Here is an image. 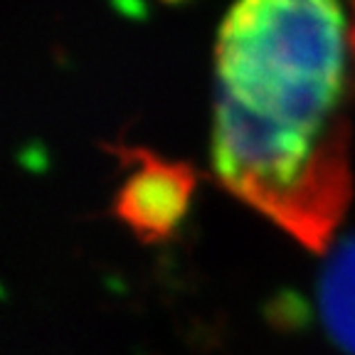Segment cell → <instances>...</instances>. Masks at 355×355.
<instances>
[{"instance_id":"cell-2","label":"cell","mask_w":355,"mask_h":355,"mask_svg":"<svg viewBox=\"0 0 355 355\" xmlns=\"http://www.w3.org/2000/svg\"><path fill=\"white\" fill-rule=\"evenodd\" d=\"M212 171L230 195L326 254L353 200L350 123L326 131L269 126L215 101Z\"/></svg>"},{"instance_id":"cell-1","label":"cell","mask_w":355,"mask_h":355,"mask_svg":"<svg viewBox=\"0 0 355 355\" xmlns=\"http://www.w3.org/2000/svg\"><path fill=\"white\" fill-rule=\"evenodd\" d=\"M217 99L269 126L326 131L355 92L343 0H234L217 30Z\"/></svg>"},{"instance_id":"cell-4","label":"cell","mask_w":355,"mask_h":355,"mask_svg":"<svg viewBox=\"0 0 355 355\" xmlns=\"http://www.w3.org/2000/svg\"><path fill=\"white\" fill-rule=\"evenodd\" d=\"M318 316L331 340L355 355V234L336 247L316 288Z\"/></svg>"},{"instance_id":"cell-5","label":"cell","mask_w":355,"mask_h":355,"mask_svg":"<svg viewBox=\"0 0 355 355\" xmlns=\"http://www.w3.org/2000/svg\"><path fill=\"white\" fill-rule=\"evenodd\" d=\"M345 15H348V37H350V57H353V74H355V0H343Z\"/></svg>"},{"instance_id":"cell-3","label":"cell","mask_w":355,"mask_h":355,"mask_svg":"<svg viewBox=\"0 0 355 355\" xmlns=\"http://www.w3.org/2000/svg\"><path fill=\"white\" fill-rule=\"evenodd\" d=\"M133 166L114 198V217L144 244H161L178 234L193 205L200 175L193 163L171 161L144 146H106Z\"/></svg>"}]
</instances>
